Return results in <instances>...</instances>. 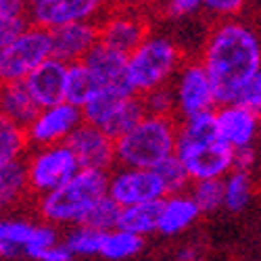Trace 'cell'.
<instances>
[{"instance_id":"35","label":"cell","mask_w":261,"mask_h":261,"mask_svg":"<svg viewBox=\"0 0 261 261\" xmlns=\"http://www.w3.org/2000/svg\"><path fill=\"white\" fill-rule=\"evenodd\" d=\"M28 28V15H0V48Z\"/></svg>"},{"instance_id":"22","label":"cell","mask_w":261,"mask_h":261,"mask_svg":"<svg viewBox=\"0 0 261 261\" xmlns=\"http://www.w3.org/2000/svg\"><path fill=\"white\" fill-rule=\"evenodd\" d=\"M161 201L140 203V205H132V207H121L119 228L132 232V234H138L142 238H146L150 234H157V230H159Z\"/></svg>"},{"instance_id":"33","label":"cell","mask_w":261,"mask_h":261,"mask_svg":"<svg viewBox=\"0 0 261 261\" xmlns=\"http://www.w3.org/2000/svg\"><path fill=\"white\" fill-rule=\"evenodd\" d=\"M159 11L169 21H184L203 11V0H161Z\"/></svg>"},{"instance_id":"10","label":"cell","mask_w":261,"mask_h":261,"mask_svg":"<svg viewBox=\"0 0 261 261\" xmlns=\"http://www.w3.org/2000/svg\"><path fill=\"white\" fill-rule=\"evenodd\" d=\"M109 197L119 207L153 203L167 197V190L157 169L121 167L109 173Z\"/></svg>"},{"instance_id":"20","label":"cell","mask_w":261,"mask_h":261,"mask_svg":"<svg viewBox=\"0 0 261 261\" xmlns=\"http://www.w3.org/2000/svg\"><path fill=\"white\" fill-rule=\"evenodd\" d=\"M40 107L34 100L32 92L28 90L25 82H13V84H0V113L13 123L28 127L34 117L38 115Z\"/></svg>"},{"instance_id":"25","label":"cell","mask_w":261,"mask_h":261,"mask_svg":"<svg viewBox=\"0 0 261 261\" xmlns=\"http://www.w3.org/2000/svg\"><path fill=\"white\" fill-rule=\"evenodd\" d=\"M253 199V178L251 171L232 169L224 178V207L228 211H243Z\"/></svg>"},{"instance_id":"42","label":"cell","mask_w":261,"mask_h":261,"mask_svg":"<svg viewBox=\"0 0 261 261\" xmlns=\"http://www.w3.org/2000/svg\"><path fill=\"white\" fill-rule=\"evenodd\" d=\"M132 3H148V0H132Z\"/></svg>"},{"instance_id":"13","label":"cell","mask_w":261,"mask_h":261,"mask_svg":"<svg viewBox=\"0 0 261 261\" xmlns=\"http://www.w3.org/2000/svg\"><path fill=\"white\" fill-rule=\"evenodd\" d=\"M215 125L222 140L232 148H253L261 134V115L234 102H222L215 109Z\"/></svg>"},{"instance_id":"9","label":"cell","mask_w":261,"mask_h":261,"mask_svg":"<svg viewBox=\"0 0 261 261\" xmlns=\"http://www.w3.org/2000/svg\"><path fill=\"white\" fill-rule=\"evenodd\" d=\"M171 90L176 98V113L182 119L215 111V105H220L213 80L201 59H186L182 63L180 71L171 82Z\"/></svg>"},{"instance_id":"21","label":"cell","mask_w":261,"mask_h":261,"mask_svg":"<svg viewBox=\"0 0 261 261\" xmlns=\"http://www.w3.org/2000/svg\"><path fill=\"white\" fill-rule=\"evenodd\" d=\"M32 194L28 184L25 161H11L0 165V213L17 209Z\"/></svg>"},{"instance_id":"32","label":"cell","mask_w":261,"mask_h":261,"mask_svg":"<svg viewBox=\"0 0 261 261\" xmlns=\"http://www.w3.org/2000/svg\"><path fill=\"white\" fill-rule=\"evenodd\" d=\"M230 102L251 109V111L261 115V71H257L255 75H251L247 82L238 86V90L234 92Z\"/></svg>"},{"instance_id":"28","label":"cell","mask_w":261,"mask_h":261,"mask_svg":"<svg viewBox=\"0 0 261 261\" xmlns=\"http://www.w3.org/2000/svg\"><path fill=\"white\" fill-rule=\"evenodd\" d=\"M119 217H121V207L107 194V197H102L90 209L84 224L94 228V230H100V232H109V230L119 228Z\"/></svg>"},{"instance_id":"17","label":"cell","mask_w":261,"mask_h":261,"mask_svg":"<svg viewBox=\"0 0 261 261\" xmlns=\"http://www.w3.org/2000/svg\"><path fill=\"white\" fill-rule=\"evenodd\" d=\"M65 82H67V63L50 57L32 71L25 86L38 107H48L65 100Z\"/></svg>"},{"instance_id":"7","label":"cell","mask_w":261,"mask_h":261,"mask_svg":"<svg viewBox=\"0 0 261 261\" xmlns=\"http://www.w3.org/2000/svg\"><path fill=\"white\" fill-rule=\"evenodd\" d=\"M53 57L50 30L30 25L0 48V84L25 82L34 69Z\"/></svg>"},{"instance_id":"34","label":"cell","mask_w":261,"mask_h":261,"mask_svg":"<svg viewBox=\"0 0 261 261\" xmlns=\"http://www.w3.org/2000/svg\"><path fill=\"white\" fill-rule=\"evenodd\" d=\"M247 5V0H203V9L220 19H234Z\"/></svg>"},{"instance_id":"11","label":"cell","mask_w":261,"mask_h":261,"mask_svg":"<svg viewBox=\"0 0 261 261\" xmlns=\"http://www.w3.org/2000/svg\"><path fill=\"white\" fill-rule=\"evenodd\" d=\"M148 34L150 30H148L146 17L136 7H129V5L127 7L115 5L98 21L100 44L113 48L125 57L129 53H134Z\"/></svg>"},{"instance_id":"39","label":"cell","mask_w":261,"mask_h":261,"mask_svg":"<svg viewBox=\"0 0 261 261\" xmlns=\"http://www.w3.org/2000/svg\"><path fill=\"white\" fill-rule=\"evenodd\" d=\"M0 257H17V253L13 251V247L5 241V234H3V217H0Z\"/></svg>"},{"instance_id":"6","label":"cell","mask_w":261,"mask_h":261,"mask_svg":"<svg viewBox=\"0 0 261 261\" xmlns=\"http://www.w3.org/2000/svg\"><path fill=\"white\" fill-rule=\"evenodd\" d=\"M82 115L86 123L105 129L109 136L117 140L146 115V109L142 96L134 92L117 88H98L82 105Z\"/></svg>"},{"instance_id":"41","label":"cell","mask_w":261,"mask_h":261,"mask_svg":"<svg viewBox=\"0 0 261 261\" xmlns=\"http://www.w3.org/2000/svg\"><path fill=\"white\" fill-rule=\"evenodd\" d=\"M28 3H30V5H36V3H42V0H28Z\"/></svg>"},{"instance_id":"40","label":"cell","mask_w":261,"mask_h":261,"mask_svg":"<svg viewBox=\"0 0 261 261\" xmlns=\"http://www.w3.org/2000/svg\"><path fill=\"white\" fill-rule=\"evenodd\" d=\"M90 3L100 11V13H107L109 9H113L117 5V0H90Z\"/></svg>"},{"instance_id":"2","label":"cell","mask_w":261,"mask_h":261,"mask_svg":"<svg viewBox=\"0 0 261 261\" xmlns=\"http://www.w3.org/2000/svg\"><path fill=\"white\" fill-rule=\"evenodd\" d=\"M176 157L192 182L222 180L234 169V150L217 132L215 111L184 117L178 123Z\"/></svg>"},{"instance_id":"3","label":"cell","mask_w":261,"mask_h":261,"mask_svg":"<svg viewBox=\"0 0 261 261\" xmlns=\"http://www.w3.org/2000/svg\"><path fill=\"white\" fill-rule=\"evenodd\" d=\"M109 194V171L82 167L57 190L38 197L36 209L42 222L55 228H73L84 224L90 209Z\"/></svg>"},{"instance_id":"15","label":"cell","mask_w":261,"mask_h":261,"mask_svg":"<svg viewBox=\"0 0 261 261\" xmlns=\"http://www.w3.org/2000/svg\"><path fill=\"white\" fill-rule=\"evenodd\" d=\"M53 57L63 63H77L90 55V50L100 42L98 21H73V23L50 30Z\"/></svg>"},{"instance_id":"30","label":"cell","mask_w":261,"mask_h":261,"mask_svg":"<svg viewBox=\"0 0 261 261\" xmlns=\"http://www.w3.org/2000/svg\"><path fill=\"white\" fill-rule=\"evenodd\" d=\"M159 171V176L163 180V186L167 190V194H176V192H186L188 184L192 182L190 176H188V171L184 169L182 161L173 155L169 157L167 161H163L159 167H155Z\"/></svg>"},{"instance_id":"5","label":"cell","mask_w":261,"mask_h":261,"mask_svg":"<svg viewBox=\"0 0 261 261\" xmlns=\"http://www.w3.org/2000/svg\"><path fill=\"white\" fill-rule=\"evenodd\" d=\"M184 61L180 44L171 36L148 34L142 44L127 55V82L138 96L171 86Z\"/></svg>"},{"instance_id":"23","label":"cell","mask_w":261,"mask_h":261,"mask_svg":"<svg viewBox=\"0 0 261 261\" xmlns=\"http://www.w3.org/2000/svg\"><path fill=\"white\" fill-rule=\"evenodd\" d=\"M144 247V238L138 234H132L127 230L115 228L102 232V243L98 257L107 261H125L129 257H136Z\"/></svg>"},{"instance_id":"4","label":"cell","mask_w":261,"mask_h":261,"mask_svg":"<svg viewBox=\"0 0 261 261\" xmlns=\"http://www.w3.org/2000/svg\"><path fill=\"white\" fill-rule=\"evenodd\" d=\"M178 123L173 117L144 115L129 132L115 140V159L121 167L155 169L176 155Z\"/></svg>"},{"instance_id":"27","label":"cell","mask_w":261,"mask_h":261,"mask_svg":"<svg viewBox=\"0 0 261 261\" xmlns=\"http://www.w3.org/2000/svg\"><path fill=\"white\" fill-rule=\"evenodd\" d=\"M63 243L73 253V257H98L102 232L86 226V224H80V226H73L67 230Z\"/></svg>"},{"instance_id":"37","label":"cell","mask_w":261,"mask_h":261,"mask_svg":"<svg viewBox=\"0 0 261 261\" xmlns=\"http://www.w3.org/2000/svg\"><path fill=\"white\" fill-rule=\"evenodd\" d=\"M38 261H73V253L65 247V243H57L55 247H50L44 255Z\"/></svg>"},{"instance_id":"8","label":"cell","mask_w":261,"mask_h":261,"mask_svg":"<svg viewBox=\"0 0 261 261\" xmlns=\"http://www.w3.org/2000/svg\"><path fill=\"white\" fill-rule=\"evenodd\" d=\"M23 161L28 171V184L36 199L57 190L65 182H69L82 169L75 153L67 142L50 144V146H34L32 153H28Z\"/></svg>"},{"instance_id":"1","label":"cell","mask_w":261,"mask_h":261,"mask_svg":"<svg viewBox=\"0 0 261 261\" xmlns=\"http://www.w3.org/2000/svg\"><path fill=\"white\" fill-rule=\"evenodd\" d=\"M199 59L213 80L220 105L230 102L238 86L261 71V36L241 19H220L207 32Z\"/></svg>"},{"instance_id":"26","label":"cell","mask_w":261,"mask_h":261,"mask_svg":"<svg viewBox=\"0 0 261 261\" xmlns=\"http://www.w3.org/2000/svg\"><path fill=\"white\" fill-rule=\"evenodd\" d=\"M28 136L25 129L13 123L0 113V165L23 159L28 153Z\"/></svg>"},{"instance_id":"12","label":"cell","mask_w":261,"mask_h":261,"mask_svg":"<svg viewBox=\"0 0 261 261\" xmlns=\"http://www.w3.org/2000/svg\"><path fill=\"white\" fill-rule=\"evenodd\" d=\"M84 123L82 107L61 100L57 105L40 107L34 121L25 127V136L30 146H50L63 144L71 138V134Z\"/></svg>"},{"instance_id":"31","label":"cell","mask_w":261,"mask_h":261,"mask_svg":"<svg viewBox=\"0 0 261 261\" xmlns=\"http://www.w3.org/2000/svg\"><path fill=\"white\" fill-rule=\"evenodd\" d=\"M142 102H144V109L148 115L173 117V113H176V98H173L171 86H163V88L142 94Z\"/></svg>"},{"instance_id":"18","label":"cell","mask_w":261,"mask_h":261,"mask_svg":"<svg viewBox=\"0 0 261 261\" xmlns=\"http://www.w3.org/2000/svg\"><path fill=\"white\" fill-rule=\"evenodd\" d=\"M84 63L90 67L100 88H117V90L134 92L127 82V57L125 55L98 42L90 50V55L84 59Z\"/></svg>"},{"instance_id":"16","label":"cell","mask_w":261,"mask_h":261,"mask_svg":"<svg viewBox=\"0 0 261 261\" xmlns=\"http://www.w3.org/2000/svg\"><path fill=\"white\" fill-rule=\"evenodd\" d=\"M98 15L100 11L90 0H42V3L30 5L28 11V17L34 21V25L44 30H55L73 23V21H90Z\"/></svg>"},{"instance_id":"14","label":"cell","mask_w":261,"mask_h":261,"mask_svg":"<svg viewBox=\"0 0 261 261\" xmlns=\"http://www.w3.org/2000/svg\"><path fill=\"white\" fill-rule=\"evenodd\" d=\"M67 144L75 153L80 165L86 167V169L109 171L117 163V159H115V138H111L105 129H100L92 123L84 121L71 134Z\"/></svg>"},{"instance_id":"19","label":"cell","mask_w":261,"mask_h":261,"mask_svg":"<svg viewBox=\"0 0 261 261\" xmlns=\"http://www.w3.org/2000/svg\"><path fill=\"white\" fill-rule=\"evenodd\" d=\"M201 209L190 192L167 194L161 201L159 209V234L161 236H176L186 232L194 222L199 220Z\"/></svg>"},{"instance_id":"36","label":"cell","mask_w":261,"mask_h":261,"mask_svg":"<svg viewBox=\"0 0 261 261\" xmlns=\"http://www.w3.org/2000/svg\"><path fill=\"white\" fill-rule=\"evenodd\" d=\"M257 161L255 148H241L234 150V169H243V171H251L253 165Z\"/></svg>"},{"instance_id":"29","label":"cell","mask_w":261,"mask_h":261,"mask_svg":"<svg viewBox=\"0 0 261 261\" xmlns=\"http://www.w3.org/2000/svg\"><path fill=\"white\" fill-rule=\"evenodd\" d=\"M190 194H192V199L197 201L201 213H213L220 207H224V178L192 182Z\"/></svg>"},{"instance_id":"38","label":"cell","mask_w":261,"mask_h":261,"mask_svg":"<svg viewBox=\"0 0 261 261\" xmlns=\"http://www.w3.org/2000/svg\"><path fill=\"white\" fill-rule=\"evenodd\" d=\"M28 0H0V15H28Z\"/></svg>"},{"instance_id":"43","label":"cell","mask_w":261,"mask_h":261,"mask_svg":"<svg viewBox=\"0 0 261 261\" xmlns=\"http://www.w3.org/2000/svg\"><path fill=\"white\" fill-rule=\"evenodd\" d=\"M192 261H203V259H201V257H197V259H192Z\"/></svg>"},{"instance_id":"24","label":"cell","mask_w":261,"mask_h":261,"mask_svg":"<svg viewBox=\"0 0 261 261\" xmlns=\"http://www.w3.org/2000/svg\"><path fill=\"white\" fill-rule=\"evenodd\" d=\"M100 88L90 67L84 61L67 65V82H65V100L82 107L96 90Z\"/></svg>"}]
</instances>
